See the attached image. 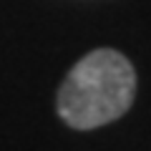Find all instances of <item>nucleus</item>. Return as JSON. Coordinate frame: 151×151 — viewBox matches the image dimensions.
Instances as JSON below:
<instances>
[{"label": "nucleus", "mask_w": 151, "mask_h": 151, "mask_svg": "<svg viewBox=\"0 0 151 151\" xmlns=\"http://www.w3.org/2000/svg\"><path fill=\"white\" fill-rule=\"evenodd\" d=\"M136 96V70L113 48H96L70 68L58 91V116L78 131L121 119Z\"/></svg>", "instance_id": "f257e3e1"}]
</instances>
